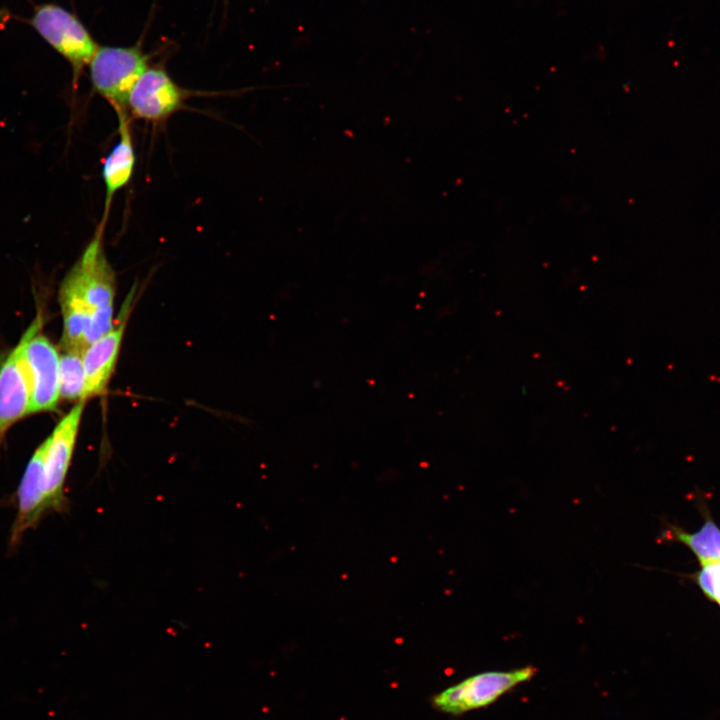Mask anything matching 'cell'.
Here are the masks:
<instances>
[{
    "label": "cell",
    "instance_id": "obj_1",
    "mask_svg": "<svg viewBox=\"0 0 720 720\" xmlns=\"http://www.w3.org/2000/svg\"><path fill=\"white\" fill-rule=\"evenodd\" d=\"M105 226L98 224L90 242L68 272L78 283L89 307L90 319L85 335L87 346L114 324L116 279L104 250Z\"/></svg>",
    "mask_w": 720,
    "mask_h": 720
},
{
    "label": "cell",
    "instance_id": "obj_2",
    "mask_svg": "<svg viewBox=\"0 0 720 720\" xmlns=\"http://www.w3.org/2000/svg\"><path fill=\"white\" fill-rule=\"evenodd\" d=\"M29 24L70 64L76 83L99 46L81 20L60 5L44 3L35 7Z\"/></svg>",
    "mask_w": 720,
    "mask_h": 720
},
{
    "label": "cell",
    "instance_id": "obj_3",
    "mask_svg": "<svg viewBox=\"0 0 720 720\" xmlns=\"http://www.w3.org/2000/svg\"><path fill=\"white\" fill-rule=\"evenodd\" d=\"M148 56L137 46H98L89 62L94 91L112 107L127 110L129 94L149 67Z\"/></svg>",
    "mask_w": 720,
    "mask_h": 720
},
{
    "label": "cell",
    "instance_id": "obj_4",
    "mask_svg": "<svg viewBox=\"0 0 720 720\" xmlns=\"http://www.w3.org/2000/svg\"><path fill=\"white\" fill-rule=\"evenodd\" d=\"M534 666L510 671H489L476 674L446 688L432 698L433 706L444 713L459 715L488 706L515 686L530 680Z\"/></svg>",
    "mask_w": 720,
    "mask_h": 720
},
{
    "label": "cell",
    "instance_id": "obj_5",
    "mask_svg": "<svg viewBox=\"0 0 720 720\" xmlns=\"http://www.w3.org/2000/svg\"><path fill=\"white\" fill-rule=\"evenodd\" d=\"M38 313L0 368V444L7 430L30 414L31 382L24 352L28 341L43 326Z\"/></svg>",
    "mask_w": 720,
    "mask_h": 720
},
{
    "label": "cell",
    "instance_id": "obj_6",
    "mask_svg": "<svg viewBox=\"0 0 720 720\" xmlns=\"http://www.w3.org/2000/svg\"><path fill=\"white\" fill-rule=\"evenodd\" d=\"M85 402L78 401L46 438L45 479L49 512H62L67 505L65 482L72 462Z\"/></svg>",
    "mask_w": 720,
    "mask_h": 720
},
{
    "label": "cell",
    "instance_id": "obj_7",
    "mask_svg": "<svg viewBox=\"0 0 720 720\" xmlns=\"http://www.w3.org/2000/svg\"><path fill=\"white\" fill-rule=\"evenodd\" d=\"M186 91L159 67H148L133 86L127 110L136 119L158 123L182 109Z\"/></svg>",
    "mask_w": 720,
    "mask_h": 720
},
{
    "label": "cell",
    "instance_id": "obj_8",
    "mask_svg": "<svg viewBox=\"0 0 720 720\" xmlns=\"http://www.w3.org/2000/svg\"><path fill=\"white\" fill-rule=\"evenodd\" d=\"M46 439L37 447L22 475L16 492L17 512L10 530L9 549L15 550L23 535L35 528L40 520L49 513L46 479L45 453Z\"/></svg>",
    "mask_w": 720,
    "mask_h": 720
},
{
    "label": "cell",
    "instance_id": "obj_9",
    "mask_svg": "<svg viewBox=\"0 0 720 720\" xmlns=\"http://www.w3.org/2000/svg\"><path fill=\"white\" fill-rule=\"evenodd\" d=\"M24 357L31 382L30 414L54 411L60 399L59 352L37 333L26 344Z\"/></svg>",
    "mask_w": 720,
    "mask_h": 720
},
{
    "label": "cell",
    "instance_id": "obj_10",
    "mask_svg": "<svg viewBox=\"0 0 720 720\" xmlns=\"http://www.w3.org/2000/svg\"><path fill=\"white\" fill-rule=\"evenodd\" d=\"M131 296L127 297L122 313L111 329L94 342L83 353L85 386L82 400L103 394L113 374L131 307Z\"/></svg>",
    "mask_w": 720,
    "mask_h": 720
},
{
    "label": "cell",
    "instance_id": "obj_11",
    "mask_svg": "<svg viewBox=\"0 0 720 720\" xmlns=\"http://www.w3.org/2000/svg\"><path fill=\"white\" fill-rule=\"evenodd\" d=\"M118 118L119 139L105 156L102 163V179L105 188L104 211L101 223L106 225L115 194L131 180L136 163L130 119L127 110L114 109Z\"/></svg>",
    "mask_w": 720,
    "mask_h": 720
},
{
    "label": "cell",
    "instance_id": "obj_12",
    "mask_svg": "<svg viewBox=\"0 0 720 720\" xmlns=\"http://www.w3.org/2000/svg\"><path fill=\"white\" fill-rule=\"evenodd\" d=\"M666 533L674 541L687 546L701 566L720 561V527L711 517L708 516L696 532L670 525Z\"/></svg>",
    "mask_w": 720,
    "mask_h": 720
},
{
    "label": "cell",
    "instance_id": "obj_13",
    "mask_svg": "<svg viewBox=\"0 0 720 720\" xmlns=\"http://www.w3.org/2000/svg\"><path fill=\"white\" fill-rule=\"evenodd\" d=\"M83 351L63 350L59 359L60 399L82 400L85 373Z\"/></svg>",
    "mask_w": 720,
    "mask_h": 720
},
{
    "label": "cell",
    "instance_id": "obj_14",
    "mask_svg": "<svg viewBox=\"0 0 720 720\" xmlns=\"http://www.w3.org/2000/svg\"><path fill=\"white\" fill-rule=\"evenodd\" d=\"M694 577L704 595L720 606V561L702 565Z\"/></svg>",
    "mask_w": 720,
    "mask_h": 720
}]
</instances>
